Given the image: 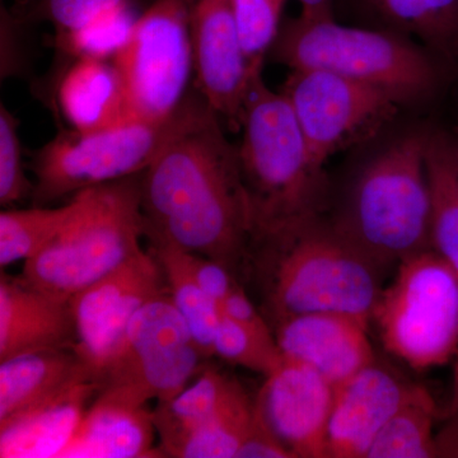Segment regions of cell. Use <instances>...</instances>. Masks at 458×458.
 <instances>
[{
  "label": "cell",
  "instance_id": "obj_23",
  "mask_svg": "<svg viewBox=\"0 0 458 458\" xmlns=\"http://www.w3.org/2000/svg\"><path fill=\"white\" fill-rule=\"evenodd\" d=\"M377 29L417 40L458 75V0H355Z\"/></svg>",
  "mask_w": 458,
  "mask_h": 458
},
{
  "label": "cell",
  "instance_id": "obj_14",
  "mask_svg": "<svg viewBox=\"0 0 458 458\" xmlns=\"http://www.w3.org/2000/svg\"><path fill=\"white\" fill-rule=\"evenodd\" d=\"M335 387L311 367L283 361L265 377L256 410L294 458H327Z\"/></svg>",
  "mask_w": 458,
  "mask_h": 458
},
{
  "label": "cell",
  "instance_id": "obj_40",
  "mask_svg": "<svg viewBox=\"0 0 458 458\" xmlns=\"http://www.w3.org/2000/svg\"><path fill=\"white\" fill-rule=\"evenodd\" d=\"M452 135H454V149H456V156H457V159H458V123H457L456 129H454V134H452Z\"/></svg>",
  "mask_w": 458,
  "mask_h": 458
},
{
  "label": "cell",
  "instance_id": "obj_22",
  "mask_svg": "<svg viewBox=\"0 0 458 458\" xmlns=\"http://www.w3.org/2000/svg\"><path fill=\"white\" fill-rule=\"evenodd\" d=\"M246 394L233 377L216 369L201 370L194 384L174 399L158 403L153 420L165 457L176 456L182 443Z\"/></svg>",
  "mask_w": 458,
  "mask_h": 458
},
{
  "label": "cell",
  "instance_id": "obj_25",
  "mask_svg": "<svg viewBox=\"0 0 458 458\" xmlns=\"http://www.w3.org/2000/svg\"><path fill=\"white\" fill-rule=\"evenodd\" d=\"M150 251L164 269L174 306L189 327L195 345L204 358L214 355V339L222 318L221 306L199 285L182 258V250L150 241Z\"/></svg>",
  "mask_w": 458,
  "mask_h": 458
},
{
  "label": "cell",
  "instance_id": "obj_21",
  "mask_svg": "<svg viewBox=\"0 0 458 458\" xmlns=\"http://www.w3.org/2000/svg\"><path fill=\"white\" fill-rule=\"evenodd\" d=\"M87 379L95 376L74 349L30 352L0 361V424Z\"/></svg>",
  "mask_w": 458,
  "mask_h": 458
},
{
  "label": "cell",
  "instance_id": "obj_20",
  "mask_svg": "<svg viewBox=\"0 0 458 458\" xmlns=\"http://www.w3.org/2000/svg\"><path fill=\"white\" fill-rule=\"evenodd\" d=\"M56 104L69 128L75 131H99L137 122L111 59L73 60L56 84Z\"/></svg>",
  "mask_w": 458,
  "mask_h": 458
},
{
  "label": "cell",
  "instance_id": "obj_7",
  "mask_svg": "<svg viewBox=\"0 0 458 458\" xmlns=\"http://www.w3.org/2000/svg\"><path fill=\"white\" fill-rule=\"evenodd\" d=\"M385 351L410 369H437L458 354V269L429 249L399 262L370 315Z\"/></svg>",
  "mask_w": 458,
  "mask_h": 458
},
{
  "label": "cell",
  "instance_id": "obj_19",
  "mask_svg": "<svg viewBox=\"0 0 458 458\" xmlns=\"http://www.w3.org/2000/svg\"><path fill=\"white\" fill-rule=\"evenodd\" d=\"M153 412L98 393L59 458L165 457L155 447Z\"/></svg>",
  "mask_w": 458,
  "mask_h": 458
},
{
  "label": "cell",
  "instance_id": "obj_31",
  "mask_svg": "<svg viewBox=\"0 0 458 458\" xmlns=\"http://www.w3.org/2000/svg\"><path fill=\"white\" fill-rule=\"evenodd\" d=\"M138 0H18L11 14L20 25L49 23L53 41L87 25L102 14L123 7H137Z\"/></svg>",
  "mask_w": 458,
  "mask_h": 458
},
{
  "label": "cell",
  "instance_id": "obj_29",
  "mask_svg": "<svg viewBox=\"0 0 458 458\" xmlns=\"http://www.w3.org/2000/svg\"><path fill=\"white\" fill-rule=\"evenodd\" d=\"M214 355L233 366L270 376L284 361L274 334H262L222 315Z\"/></svg>",
  "mask_w": 458,
  "mask_h": 458
},
{
  "label": "cell",
  "instance_id": "obj_3",
  "mask_svg": "<svg viewBox=\"0 0 458 458\" xmlns=\"http://www.w3.org/2000/svg\"><path fill=\"white\" fill-rule=\"evenodd\" d=\"M241 174L251 216L252 246L327 216L331 186L307 147L288 99L254 78L241 123ZM251 252V251H250Z\"/></svg>",
  "mask_w": 458,
  "mask_h": 458
},
{
  "label": "cell",
  "instance_id": "obj_17",
  "mask_svg": "<svg viewBox=\"0 0 458 458\" xmlns=\"http://www.w3.org/2000/svg\"><path fill=\"white\" fill-rule=\"evenodd\" d=\"M77 327L71 302L22 276H0V361L42 351L74 349Z\"/></svg>",
  "mask_w": 458,
  "mask_h": 458
},
{
  "label": "cell",
  "instance_id": "obj_1",
  "mask_svg": "<svg viewBox=\"0 0 458 458\" xmlns=\"http://www.w3.org/2000/svg\"><path fill=\"white\" fill-rule=\"evenodd\" d=\"M144 237L218 261L243 284L251 216L237 146L197 89L152 164L140 174Z\"/></svg>",
  "mask_w": 458,
  "mask_h": 458
},
{
  "label": "cell",
  "instance_id": "obj_2",
  "mask_svg": "<svg viewBox=\"0 0 458 458\" xmlns=\"http://www.w3.org/2000/svg\"><path fill=\"white\" fill-rule=\"evenodd\" d=\"M385 273L322 216L255 243L245 280L255 283L270 327L312 312L344 313L370 324Z\"/></svg>",
  "mask_w": 458,
  "mask_h": 458
},
{
  "label": "cell",
  "instance_id": "obj_13",
  "mask_svg": "<svg viewBox=\"0 0 458 458\" xmlns=\"http://www.w3.org/2000/svg\"><path fill=\"white\" fill-rule=\"evenodd\" d=\"M191 38L194 89L229 131H241L247 92L254 78L247 66L231 0H195Z\"/></svg>",
  "mask_w": 458,
  "mask_h": 458
},
{
  "label": "cell",
  "instance_id": "obj_18",
  "mask_svg": "<svg viewBox=\"0 0 458 458\" xmlns=\"http://www.w3.org/2000/svg\"><path fill=\"white\" fill-rule=\"evenodd\" d=\"M99 388L87 379L0 424V457L59 458Z\"/></svg>",
  "mask_w": 458,
  "mask_h": 458
},
{
  "label": "cell",
  "instance_id": "obj_37",
  "mask_svg": "<svg viewBox=\"0 0 458 458\" xmlns=\"http://www.w3.org/2000/svg\"><path fill=\"white\" fill-rule=\"evenodd\" d=\"M436 432V458H458V410L442 419Z\"/></svg>",
  "mask_w": 458,
  "mask_h": 458
},
{
  "label": "cell",
  "instance_id": "obj_32",
  "mask_svg": "<svg viewBox=\"0 0 458 458\" xmlns=\"http://www.w3.org/2000/svg\"><path fill=\"white\" fill-rule=\"evenodd\" d=\"M286 0H231L247 66L252 78L265 62L282 26Z\"/></svg>",
  "mask_w": 458,
  "mask_h": 458
},
{
  "label": "cell",
  "instance_id": "obj_5",
  "mask_svg": "<svg viewBox=\"0 0 458 458\" xmlns=\"http://www.w3.org/2000/svg\"><path fill=\"white\" fill-rule=\"evenodd\" d=\"M267 59L298 69H318L388 90L405 105L438 98L458 75L424 45L384 29L339 25L335 18L283 21Z\"/></svg>",
  "mask_w": 458,
  "mask_h": 458
},
{
  "label": "cell",
  "instance_id": "obj_30",
  "mask_svg": "<svg viewBox=\"0 0 458 458\" xmlns=\"http://www.w3.org/2000/svg\"><path fill=\"white\" fill-rule=\"evenodd\" d=\"M137 7H123L102 14L77 31L53 41L60 54L72 59L98 57L113 59L123 49L138 17Z\"/></svg>",
  "mask_w": 458,
  "mask_h": 458
},
{
  "label": "cell",
  "instance_id": "obj_36",
  "mask_svg": "<svg viewBox=\"0 0 458 458\" xmlns=\"http://www.w3.org/2000/svg\"><path fill=\"white\" fill-rule=\"evenodd\" d=\"M221 310L222 315L227 316L247 327L254 328L259 333L274 334L264 313L250 300L242 283L238 284L223 301Z\"/></svg>",
  "mask_w": 458,
  "mask_h": 458
},
{
  "label": "cell",
  "instance_id": "obj_28",
  "mask_svg": "<svg viewBox=\"0 0 458 458\" xmlns=\"http://www.w3.org/2000/svg\"><path fill=\"white\" fill-rule=\"evenodd\" d=\"M254 418L255 400L243 394L213 420L192 433L174 457L236 458Z\"/></svg>",
  "mask_w": 458,
  "mask_h": 458
},
{
  "label": "cell",
  "instance_id": "obj_11",
  "mask_svg": "<svg viewBox=\"0 0 458 458\" xmlns=\"http://www.w3.org/2000/svg\"><path fill=\"white\" fill-rule=\"evenodd\" d=\"M280 93L322 165L375 138L403 107L388 90L318 69L291 71Z\"/></svg>",
  "mask_w": 458,
  "mask_h": 458
},
{
  "label": "cell",
  "instance_id": "obj_26",
  "mask_svg": "<svg viewBox=\"0 0 458 458\" xmlns=\"http://www.w3.org/2000/svg\"><path fill=\"white\" fill-rule=\"evenodd\" d=\"M438 421L441 408L426 386L418 384L378 433L366 458H436Z\"/></svg>",
  "mask_w": 458,
  "mask_h": 458
},
{
  "label": "cell",
  "instance_id": "obj_10",
  "mask_svg": "<svg viewBox=\"0 0 458 458\" xmlns=\"http://www.w3.org/2000/svg\"><path fill=\"white\" fill-rule=\"evenodd\" d=\"M195 0H155L140 13L128 41L113 57L132 117L171 119L188 98L194 73L191 17Z\"/></svg>",
  "mask_w": 458,
  "mask_h": 458
},
{
  "label": "cell",
  "instance_id": "obj_8",
  "mask_svg": "<svg viewBox=\"0 0 458 458\" xmlns=\"http://www.w3.org/2000/svg\"><path fill=\"white\" fill-rule=\"evenodd\" d=\"M181 107L161 123L137 120L92 132L60 128L33 153V205L45 207L83 190L140 174L176 128Z\"/></svg>",
  "mask_w": 458,
  "mask_h": 458
},
{
  "label": "cell",
  "instance_id": "obj_4",
  "mask_svg": "<svg viewBox=\"0 0 458 458\" xmlns=\"http://www.w3.org/2000/svg\"><path fill=\"white\" fill-rule=\"evenodd\" d=\"M428 137L426 129L406 132L377 148L327 214L344 240L385 271L432 249Z\"/></svg>",
  "mask_w": 458,
  "mask_h": 458
},
{
  "label": "cell",
  "instance_id": "obj_16",
  "mask_svg": "<svg viewBox=\"0 0 458 458\" xmlns=\"http://www.w3.org/2000/svg\"><path fill=\"white\" fill-rule=\"evenodd\" d=\"M417 386L376 360L336 387L327 458H366L378 433Z\"/></svg>",
  "mask_w": 458,
  "mask_h": 458
},
{
  "label": "cell",
  "instance_id": "obj_39",
  "mask_svg": "<svg viewBox=\"0 0 458 458\" xmlns=\"http://www.w3.org/2000/svg\"><path fill=\"white\" fill-rule=\"evenodd\" d=\"M458 410V354L454 358V373H452V384L450 397H448L447 403L445 408L441 409V420L447 415Z\"/></svg>",
  "mask_w": 458,
  "mask_h": 458
},
{
  "label": "cell",
  "instance_id": "obj_24",
  "mask_svg": "<svg viewBox=\"0 0 458 458\" xmlns=\"http://www.w3.org/2000/svg\"><path fill=\"white\" fill-rule=\"evenodd\" d=\"M426 165L432 250L458 269V159L454 135L430 129Z\"/></svg>",
  "mask_w": 458,
  "mask_h": 458
},
{
  "label": "cell",
  "instance_id": "obj_27",
  "mask_svg": "<svg viewBox=\"0 0 458 458\" xmlns=\"http://www.w3.org/2000/svg\"><path fill=\"white\" fill-rule=\"evenodd\" d=\"M78 208V198L60 208L36 207L0 213V267L38 255L64 228Z\"/></svg>",
  "mask_w": 458,
  "mask_h": 458
},
{
  "label": "cell",
  "instance_id": "obj_12",
  "mask_svg": "<svg viewBox=\"0 0 458 458\" xmlns=\"http://www.w3.org/2000/svg\"><path fill=\"white\" fill-rule=\"evenodd\" d=\"M168 292L158 259L150 250H140L69 301L78 334L75 352L89 364L95 379L141 307Z\"/></svg>",
  "mask_w": 458,
  "mask_h": 458
},
{
  "label": "cell",
  "instance_id": "obj_6",
  "mask_svg": "<svg viewBox=\"0 0 458 458\" xmlns=\"http://www.w3.org/2000/svg\"><path fill=\"white\" fill-rule=\"evenodd\" d=\"M78 208L64 228L21 276L63 301L122 267L140 251L144 237L140 174L77 192Z\"/></svg>",
  "mask_w": 458,
  "mask_h": 458
},
{
  "label": "cell",
  "instance_id": "obj_33",
  "mask_svg": "<svg viewBox=\"0 0 458 458\" xmlns=\"http://www.w3.org/2000/svg\"><path fill=\"white\" fill-rule=\"evenodd\" d=\"M20 122L9 108L0 106V204L9 207L32 198L35 183L26 176L20 140Z\"/></svg>",
  "mask_w": 458,
  "mask_h": 458
},
{
  "label": "cell",
  "instance_id": "obj_35",
  "mask_svg": "<svg viewBox=\"0 0 458 458\" xmlns=\"http://www.w3.org/2000/svg\"><path fill=\"white\" fill-rule=\"evenodd\" d=\"M236 458H294L292 452L271 432L255 406L251 429L238 450Z\"/></svg>",
  "mask_w": 458,
  "mask_h": 458
},
{
  "label": "cell",
  "instance_id": "obj_38",
  "mask_svg": "<svg viewBox=\"0 0 458 458\" xmlns=\"http://www.w3.org/2000/svg\"><path fill=\"white\" fill-rule=\"evenodd\" d=\"M302 5L301 16L312 20L334 18V2L335 0H298Z\"/></svg>",
  "mask_w": 458,
  "mask_h": 458
},
{
  "label": "cell",
  "instance_id": "obj_15",
  "mask_svg": "<svg viewBox=\"0 0 458 458\" xmlns=\"http://www.w3.org/2000/svg\"><path fill=\"white\" fill-rule=\"evenodd\" d=\"M369 327L354 316L312 312L279 319L271 328L284 360L311 367L336 388L377 360Z\"/></svg>",
  "mask_w": 458,
  "mask_h": 458
},
{
  "label": "cell",
  "instance_id": "obj_34",
  "mask_svg": "<svg viewBox=\"0 0 458 458\" xmlns=\"http://www.w3.org/2000/svg\"><path fill=\"white\" fill-rule=\"evenodd\" d=\"M182 250V249H181ZM182 258L186 267L192 274L199 285L207 292L210 297L222 306L223 301L233 291L240 280L218 261L204 256L192 254L182 250Z\"/></svg>",
  "mask_w": 458,
  "mask_h": 458
},
{
  "label": "cell",
  "instance_id": "obj_9",
  "mask_svg": "<svg viewBox=\"0 0 458 458\" xmlns=\"http://www.w3.org/2000/svg\"><path fill=\"white\" fill-rule=\"evenodd\" d=\"M203 354L170 292L141 307L99 370V393L132 405L174 399L201 370Z\"/></svg>",
  "mask_w": 458,
  "mask_h": 458
}]
</instances>
